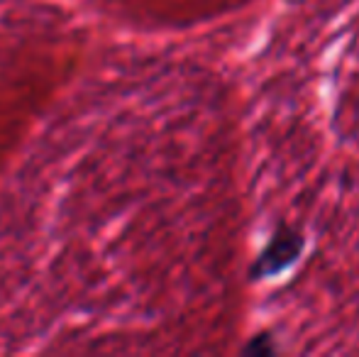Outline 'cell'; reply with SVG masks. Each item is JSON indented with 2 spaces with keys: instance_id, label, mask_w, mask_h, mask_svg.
Wrapping results in <instances>:
<instances>
[{
  "instance_id": "cell-1",
  "label": "cell",
  "mask_w": 359,
  "mask_h": 357,
  "mask_svg": "<svg viewBox=\"0 0 359 357\" xmlns=\"http://www.w3.org/2000/svg\"><path fill=\"white\" fill-rule=\"evenodd\" d=\"M301 248H303L301 235L291 233L288 228H281V233L271 240L269 248L264 250V255H262L259 262H257V271H259L262 276H269V274H276V271L286 269L288 264L298 257Z\"/></svg>"
}]
</instances>
